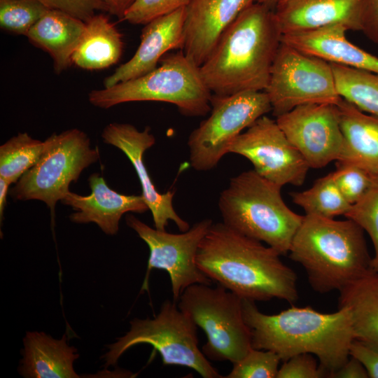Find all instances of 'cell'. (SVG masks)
<instances>
[{"mask_svg": "<svg viewBox=\"0 0 378 378\" xmlns=\"http://www.w3.org/2000/svg\"><path fill=\"white\" fill-rule=\"evenodd\" d=\"M280 256L272 247L217 223L200 242L196 262L212 281L242 300L293 302L298 298L297 275Z\"/></svg>", "mask_w": 378, "mask_h": 378, "instance_id": "6da1fadb", "label": "cell"}, {"mask_svg": "<svg viewBox=\"0 0 378 378\" xmlns=\"http://www.w3.org/2000/svg\"><path fill=\"white\" fill-rule=\"evenodd\" d=\"M254 302L242 300L253 348L272 351L283 361L300 354H314L326 377L349 358L355 338L346 308L322 313L310 307H292L269 315L260 312Z\"/></svg>", "mask_w": 378, "mask_h": 378, "instance_id": "7a4b0ae2", "label": "cell"}, {"mask_svg": "<svg viewBox=\"0 0 378 378\" xmlns=\"http://www.w3.org/2000/svg\"><path fill=\"white\" fill-rule=\"evenodd\" d=\"M271 6L255 2L225 29L200 66L214 94L265 91L281 43Z\"/></svg>", "mask_w": 378, "mask_h": 378, "instance_id": "3957f363", "label": "cell"}, {"mask_svg": "<svg viewBox=\"0 0 378 378\" xmlns=\"http://www.w3.org/2000/svg\"><path fill=\"white\" fill-rule=\"evenodd\" d=\"M363 232L349 218L305 214L292 240L290 258L302 266L315 291H340L372 270Z\"/></svg>", "mask_w": 378, "mask_h": 378, "instance_id": "277c9868", "label": "cell"}, {"mask_svg": "<svg viewBox=\"0 0 378 378\" xmlns=\"http://www.w3.org/2000/svg\"><path fill=\"white\" fill-rule=\"evenodd\" d=\"M281 188L254 169L232 177L218 200L223 223L286 255L304 216L289 209Z\"/></svg>", "mask_w": 378, "mask_h": 378, "instance_id": "5b68a950", "label": "cell"}, {"mask_svg": "<svg viewBox=\"0 0 378 378\" xmlns=\"http://www.w3.org/2000/svg\"><path fill=\"white\" fill-rule=\"evenodd\" d=\"M160 66L138 78L110 88L94 90L90 102L108 108L130 102L155 101L174 104L187 116H203L211 111V92L202 76L200 66L181 50L164 55Z\"/></svg>", "mask_w": 378, "mask_h": 378, "instance_id": "8992f818", "label": "cell"}, {"mask_svg": "<svg viewBox=\"0 0 378 378\" xmlns=\"http://www.w3.org/2000/svg\"><path fill=\"white\" fill-rule=\"evenodd\" d=\"M130 323V330L108 347L104 356L106 368L115 365L133 346L148 344L160 354L164 365L185 366L204 378L224 377L200 350L197 325L174 300H165L154 318H134Z\"/></svg>", "mask_w": 378, "mask_h": 378, "instance_id": "52a82bcc", "label": "cell"}, {"mask_svg": "<svg viewBox=\"0 0 378 378\" xmlns=\"http://www.w3.org/2000/svg\"><path fill=\"white\" fill-rule=\"evenodd\" d=\"M177 304L205 332L207 342L202 352L207 358L234 364L252 348L242 299L221 285L192 284L182 293Z\"/></svg>", "mask_w": 378, "mask_h": 378, "instance_id": "ba28073f", "label": "cell"}, {"mask_svg": "<svg viewBox=\"0 0 378 378\" xmlns=\"http://www.w3.org/2000/svg\"><path fill=\"white\" fill-rule=\"evenodd\" d=\"M45 142L37 163L20 177L8 195L15 201H42L52 213L57 202L69 191L71 182L77 181L99 155L91 148L88 136L76 128L54 133Z\"/></svg>", "mask_w": 378, "mask_h": 378, "instance_id": "9c48e42d", "label": "cell"}, {"mask_svg": "<svg viewBox=\"0 0 378 378\" xmlns=\"http://www.w3.org/2000/svg\"><path fill=\"white\" fill-rule=\"evenodd\" d=\"M210 102L211 115L190 133L188 141L190 163L197 171L214 168L241 132L272 111L265 91L212 94Z\"/></svg>", "mask_w": 378, "mask_h": 378, "instance_id": "30bf717a", "label": "cell"}, {"mask_svg": "<svg viewBox=\"0 0 378 378\" xmlns=\"http://www.w3.org/2000/svg\"><path fill=\"white\" fill-rule=\"evenodd\" d=\"M265 92L276 117L300 105L337 104L342 99L330 63L282 41Z\"/></svg>", "mask_w": 378, "mask_h": 378, "instance_id": "8fae6325", "label": "cell"}, {"mask_svg": "<svg viewBox=\"0 0 378 378\" xmlns=\"http://www.w3.org/2000/svg\"><path fill=\"white\" fill-rule=\"evenodd\" d=\"M125 221L150 250L142 290L148 288L149 274L153 269L163 270L168 273L173 300L176 302L192 284L211 285L212 281L199 269L196 262L200 244L213 224L211 219L198 221L181 234L152 228L132 214L126 216Z\"/></svg>", "mask_w": 378, "mask_h": 378, "instance_id": "7c38bea8", "label": "cell"}, {"mask_svg": "<svg viewBox=\"0 0 378 378\" xmlns=\"http://www.w3.org/2000/svg\"><path fill=\"white\" fill-rule=\"evenodd\" d=\"M229 153L247 158L260 176L280 187L302 185L310 168L276 121L265 115L233 141Z\"/></svg>", "mask_w": 378, "mask_h": 378, "instance_id": "4fadbf2b", "label": "cell"}, {"mask_svg": "<svg viewBox=\"0 0 378 378\" xmlns=\"http://www.w3.org/2000/svg\"><path fill=\"white\" fill-rule=\"evenodd\" d=\"M276 121L310 168H323L340 158L344 137L337 104L300 105L277 116Z\"/></svg>", "mask_w": 378, "mask_h": 378, "instance_id": "5bb4252c", "label": "cell"}, {"mask_svg": "<svg viewBox=\"0 0 378 378\" xmlns=\"http://www.w3.org/2000/svg\"><path fill=\"white\" fill-rule=\"evenodd\" d=\"M103 141L120 149L130 160L139 179L143 196L150 211L155 228L165 230L169 221H173L181 232L188 230L189 223L176 212L173 205L174 192L160 193L157 190L146 169L144 155L155 143L150 129L139 131L127 123H110L102 133Z\"/></svg>", "mask_w": 378, "mask_h": 378, "instance_id": "9a60e30c", "label": "cell"}, {"mask_svg": "<svg viewBox=\"0 0 378 378\" xmlns=\"http://www.w3.org/2000/svg\"><path fill=\"white\" fill-rule=\"evenodd\" d=\"M257 0H192L186 8L184 44L186 57L200 66L225 29Z\"/></svg>", "mask_w": 378, "mask_h": 378, "instance_id": "2e32d148", "label": "cell"}, {"mask_svg": "<svg viewBox=\"0 0 378 378\" xmlns=\"http://www.w3.org/2000/svg\"><path fill=\"white\" fill-rule=\"evenodd\" d=\"M91 189L83 196L70 190L64 196L62 204L71 206L75 212L69 216L75 223L97 224L108 235H115L119 230V221L127 212L142 214L149 210L141 195H127L110 188L98 173L88 178Z\"/></svg>", "mask_w": 378, "mask_h": 378, "instance_id": "e0dca14e", "label": "cell"}, {"mask_svg": "<svg viewBox=\"0 0 378 378\" xmlns=\"http://www.w3.org/2000/svg\"><path fill=\"white\" fill-rule=\"evenodd\" d=\"M186 8L158 18L145 24L141 43L133 57L105 78L104 88L141 76L153 71L165 54L183 49Z\"/></svg>", "mask_w": 378, "mask_h": 378, "instance_id": "ac0fdd59", "label": "cell"}, {"mask_svg": "<svg viewBox=\"0 0 378 378\" xmlns=\"http://www.w3.org/2000/svg\"><path fill=\"white\" fill-rule=\"evenodd\" d=\"M274 19L282 35L340 24L360 31V0H282Z\"/></svg>", "mask_w": 378, "mask_h": 378, "instance_id": "d6986e66", "label": "cell"}, {"mask_svg": "<svg viewBox=\"0 0 378 378\" xmlns=\"http://www.w3.org/2000/svg\"><path fill=\"white\" fill-rule=\"evenodd\" d=\"M340 24L314 30L283 34L281 41L330 64L378 74V57L356 46L346 37Z\"/></svg>", "mask_w": 378, "mask_h": 378, "instance_id": "ffe728a7", "label": "cell"}, {"mask_svg": "<svg viewBox=\"0 0 378 378\" xmlns=\"http://www.w3.org/2000/svg\"><path fill=\"white\" fill-rule=\"evenodd\" d=\"M22 358L18 368L25 378H78L74 368L77 349L69 346L64 335L55 339L43 332H27Z\"/></svg>", "mask_w": 378, "mask_h": 378, "instance_id": "44dd1931", "label": "cell"}, {"mask_svg": "<svg viewBox=\"0 0 378 378\" xmlns=\"http://www.w3.org/2000/svg\"><path fill=\"white\" fill-rule=\"evenodd\" d=\"M344 146L337 161L357 164L378 176V116L342 99L337 104Z\"/></svg>", "mask_w": 378, "mask_h": 378, "instance_id": "7402d4cb", "label": "cell"}, {"mask_svg": "<svg viewBox=\"0 0 378 378\" xmlns=\"http://www.w3.org/2000/svg\"><path fill=\"white\" fill-rule=\"evenodd\" d=\"M85 27V22L66 13L48 9L33 25L26 36L52 57L57 74L72 63L75 51Z\"/></svg>", "mask_w": 378, "mask_h": 378, "instance_id": "603a6c76", "label": "cell"}, {"mask_svg": "<svg viewBox=\"0 0 378 378\" xmlns=\"http://www.w3.org/2000/svg\"><path fill=\"white\" fill-rule=\"evenodd\" d=\"M339 292V307L349 310L355 340L378 349V273L371 270Z\"/></svg>", "mask_w": 378, "mask_h": 378, "instance_id": "cb8c5ba5", "label": "cell"}, {"mask_svg": "<svg viewBox=\"0 0 378 378\" xmlns=\"http://www.w3.org/2000/svg\"><path fill=\"white\" fill-rule=\"evenodd\" d=\"M122 48V35L115 25L106 15H94L85 22L72 63L83 69H103L118 62Z\"/></svg>", "mask_w": 378, "mask_h": 378, "instance_id": "d4e9b609", "label": "cell"}, {"mask_svg": "<svg viewBox=\"0 0 378 378\" xmlns=\"http://www.w3.org/2000/svg\"><path fill=\"white\" fill-rule=\"evenodd\" d=\"M331 66L341 98L378 116V74L335 64Z\"/></svg>", "mask_w": 378, "mask_h": 378, "instance_id": "484cf974", "label": "cell"}, {"mask_svg": "<svg viewBox=\"0 0 378 378\" xmlns=\"http://www.w3.org/2000/svg\"><path fill=\"white\" fill-rule=\"evenodd\" d=\"M290 195L293 202L307 215L333 218L344 216L351 206L337 187L332 172L318 178L310 188Z\"/></svg>", "mask_w": 378, "mask_h": 378, "instance_id": "4316f807", "label": "cell"}, {"mask_svg": "<svg viewBox=\"0 0 378 378\" xmlns=\"http://www.w3.org/2000/svg\"><path fill=\"white\" fill-rule=\"evenodd\" d=\"M46 142L18 133L0 146V177L15 183L40 159Z\"/></svg>", "mask_w": 378, "mask_h": 378, "instance_id": "83f0119b", "label": "cell"}, {"mask_svg": "<svg viewBox=\"0 0 378 378\" xmlns=\"http://www.w3.org/2000/svg\"><path fill=\"white\" fill-rule=\"evenodd\" d=\"M48 10L37 0H0L1 28L27 36Z\"/></svg>", "mask_w": 378, "mask_h": 378, "instance_id": "f1b7e54d", "label": "cell"}, {"mask_svg": "<svg viewBox=\"0 0 378 378\" xmlns=\"http://www.w3.org/2000/svg\"><path fill=\"white\" fill-rule=\"evenodd\" d=\"M370 236L374 248L371 268L378 273V176L365 195L344 215Z\"/></svg>", "mask_w": 378, "mask_h": 378, "instance_id": "f546056e", "label": "cell"}, {"mask_svg": "<svg viewBox=\"0 0 378 378\" xmlns=\"http://www.w3.org/2000/svg\"><path fill=\"white\" fill-rule=\"evenodd\" d=\"M281 359L270 350L251 348L239 361L232 364L226 378H276Z\"/></svg>", "mask_w": 378, "mask_h": 378, "instance_id": "4dcf8cb0", "label": "cell"}, {"mask_svg": "<svg viewBox=\"0 0 378 378\" xmlns=\"http://www.w3.org/2000/svg\"><path fill=\"white\" fill-rule=\"evenodd\" d=\"M332 174L337 187L351 205L365 195L376 178L361 167L342 161H337V169Z\"/></svg>", "mask_w": 378, "mask_h": 378, "instance_id": "1f68e13d", "label": "cell"}, {"mask_svg": "<svg viewBox=\"0 0 378 378\" xmlns=\"http://www.w3.org/2000/svg\"><path fill=\"white\" fill-rule=\"evenodd\" d=\"M192 0H136L125 12L122 20L144 24L187 7Z\"/></svg>", "mask_w": 378, "mask_h": 378, "instance_id": "d6a6232c", "label": "cell"}, {"mask_svg": "<svg viewBox=\"0 0 378 378\" xmlns=\"http://www.w3.org/2000/svg\"><path fill=\"white\" fill-rule=\"evenodd\" d=\"M326 374L311 354H300L284 361L276 378H321Z\"/></svg>", "mask_w": 378, "mask_h": 378, "instance_id": "836d02e7", "label": "cell"}, {"mask_svg": "<svg viewBox=\"0 0 378 378\" xmlns=\"http://www.w3.org/2000/svg\"><path fill=\"white\" fill-rule=\"evenodd\" d=\"M47 8L66 13L86 22L96 11H106L107 7L102 0H37Z\"/></svg>", "mask_w": 378, "mask_h": 378, "instance_id": "e575fe53", "label": "cell"}, {"mask_svg": "<svg viewBox=\"0 0 378 378\" xmlns=\"http://www.w3.org/2000/svg\"><path fill=\"white\" fill-rule=\"evenodd\" d=\"M349 354L364 365L369 377L378 378L377 348L354 340L351 344Z\"/></svg>", "mask_w": 378, "mask_h": 378, "instance_id": "d590c367", "label": "cell"}, {"mask_svg": "<svg viewBox=\"0 0 378 378\" xmlns=\"http://www.w3.org/2000/svg\"><path fill=\"white\" fill-rule=\"evenodd\" d=\"M361 31L378 44V0H360Z\"/></svg>", "mask_w": 378, "mask_h": 378, "instance_id": "8d00e7d4", "label": "cell"}, {"mask_svg": "<svg viewBox=\"0 0 378 378\" xmlns=\"http://www.w3.org/2000/svg\"><path fill=\"white\" fill-rule=\"evenodd\" d=\"M333 378H368L364 365L356 358L350 356L348 360L331 376Z\"/></svg>", "mask_w": 378, "mask_h": 378, "instance_id": "74e56055", "label": "cell"}, {"mask_svg": "<svg viewBox=\"0 0 378 378\" xmlns=\"http://www.w3.org/2000/svg\"><path fill=\"white\" fill-rule=\"evenodd\" d=\"M111 14L122 20L125 12L136 0H102Z\"/></svg>", "mask_w": 378, "mask_h": 378, "instance_id": "f35d334b", "label": "cell"}, {"mask_svg": "<svg viewBox=\"0 0 378 378\" xmlns=\"http://www.w3.org/2000/svg\"><path fill=\"white\" fill-rule=\"evenodd\" d=\"M10 184L2 177H0V218L1 221L4 216V208L6 202V195L8 193V187Z\"/></svg>", "mask_w": 378, "mask_h": 378, "instance_id": "ab89813d", "label": "cell"}, {"mask_svg": "<svg viewBox=\"0 0 378 378\" xmlns=\"http://www.w3.org/2000/svg\"><path fill=\"white\" fill-rule=\"evenodd\" d=\"M281 1L282 0H257L258 2L265 4L270 6L272 5L275 6L276 4H277L278 2Z\"/></svg>", "mask_w": 378, "mask_h": 378, "instance_id": "60d3db41", "label": "cell"}]
</instances>
